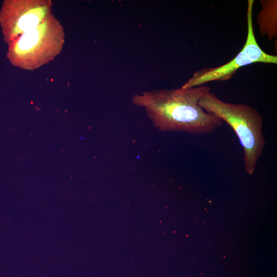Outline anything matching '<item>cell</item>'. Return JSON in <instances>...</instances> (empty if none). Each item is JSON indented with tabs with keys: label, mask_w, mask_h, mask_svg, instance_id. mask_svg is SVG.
Listing matches in <instances>:
<instances>
[{
	"label": "cell",
	"mask_w": 277,
	"mask_h": 277,
	"mask_svg": "<svg viewBox=\"0 0 277 277\" xmlns=\"http://www.w3.org/2000/svg\"><path fill=\"white\" fill-rule=\"evenodd\" d=\"M210 91L207 85L188 88L153 89L135 94V106L145 110L159 131L208 134L222 126L223 121L205 111L199 101Z\"/></svg>",
	"instance_id": "6da1fadb"
},
{
	"label": "cell",
	"mask_w": 277,
	"mask_h": 277,
	"mask_svg": "<svg viewBox=\"0 0 277 277\" xmlns=\"http://www.w3.org/2000/svg\"><path fill=\"white\" fill-rule=\"evenodd\" d=\"M199 104L232 128L243 149L245 170L248 174H253L266 144L261 113L247 104L224 102L210 91L201 97Z\"/></svg>",
	"instance_id": "7a4b0ae2"
},
{
	"label": "cell",
	"mask_w": 277,
	"mask_h": 277,
	"mask_svg": "<svg viewBox=\"0 0 277 277\" xmlns=\"http://www.w3.org/2000/svg\"><path fill=\"white\" fill-rule=\"evenodd\" d=\"M253 0L247 1V33L245 43L240 52L229 62L216 67L203 68L195 72L181 87L188 88L216 81L230 79L240 68L255 63L277 64V56L264 52L258 44L254 33L252 11Z\"/></svg>",
	"instance_id": "3957f363"
},
{
	"label": "cell",
	"mask_w": 277,
	"mask_h": 277,
	"mask_svg": "<svg viewBox=\"0 0 277 277\" xmlns=\"http://www.w3.org/2000/svg\"><path fill=\"white\" fill-rule=\"evenodd\" d=\"M261 9L257 15L256 24L260 35L270 41L277 38V1L260 0Z\"/></svg>",
	"instance_id": "277c9868"
},
{
	"label": "cell",
	"mask_w": 277,
	"mask_h": 277,
	"mask_svg": "<svg viewBox=\"0 0 277 277\" xmlns=\"http://www.w3.org/2000/svg\"><path fill=\"white\" fill-rule=\"evenodd\" d=\"M39 37V32L36 29L25 32L17 43L16 50L27 51L31 49L37 44Z\"/></svg>",
	"instance_id": "5b68a950"
},
{
	"label": "cell",
	"mask_w": 277,
	"mask_h": 277,
	"mask_svg": "<svg viewBox=\"0 0 277 277\" xmlns=\"http://www.w3.org/2000/svg\"><path fill=\"white\" fill-rule=\"evenodd\" d=\"M39 23V18L34 14H25L18 19L17 26L21 30L25 32L36 29Z\"/></svg>",
	"instance_id": "8992f818"
}]
</instances>
